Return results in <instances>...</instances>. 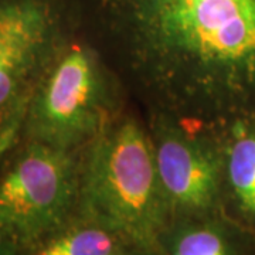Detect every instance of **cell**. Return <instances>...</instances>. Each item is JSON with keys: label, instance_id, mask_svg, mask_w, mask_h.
I'll return each mask as SVG.
<instances>
[{"label": "cell", "instance_id": "52a82bcc", "mask_svg": "<svg viewBox=\"0 0 255 255\" xmlns=\"http://www.w3.org/2000/svg\"><path fill=\"white\" fill-rule=\"evenodd\" d=\"M227 174L241 210L255 217V130L237 136L230 146Z\"/></svg>", "mask_w": 255, "mask_h": 255}, {"label": "cell", "instance_id": "3957f363", "mask_svg": "<svg viewBox=\"0 0 255 255\" xmlns=\"http://www.w3.org/2000/svg\"><path fill=\"white\" fill-rule=\"evenodd\" d=\"M81 153L24 140L0 172V223L20 250L68 226L80 196Z\"/></svg>", "mask_w": 255, "mask_h": 255}, {"label": "cell", "instance_id": "5b68a950", "mask_svg": "<svg viewBox=\"0 0 255 255\" xmlns=\"http://www.w3.org/2000/svg\"><path fill=\"white\" fill-rule=\"evenodd\" d=\"M152 140L172 216L193 219L209 214L219 199L221 159L206 129L155 117Z\"/></svg>", "mask_w": 255, "mask_h": 255}, {"label": "cell", "instance_id": "7a4b0ae2", "mask_svg": "<svg viewBox=\"0 0 255 255\" xmlns=\"http://www.w3.org/2000/svg\"><path fill=\"white\" fill-rule=\"evenodd\" d=\"M115 117L104 60L92 46L64 43L38 81L21 139L82 152Z\"/></svg>", "mask_w": 255, "mask_h": 255}, {"label": "cell", "instance_id": "6da1fadb", "mask_svg": "<svg viewBox=\"0 0 255 255\" xmlns=\"http://www.w3.org/2000/svg\"><path fill=\"white\" fill-rule=\"evenodd\" d=\"M77 213L127 246L146 254L162 253L172 213L152 136L135 118L117 115L82 150Z\"/></svg>", "mask_w": 255, "mask_h": 255}, {"label": "cell", "instance_id": "ba28073f", "mask_svg": "<svg viewBox=\"0 0 255 255\" xmlns=\"http://www.w3.org/2000/svg\"><path fill=\"white\" fill-rule=\"evenodd\" d=\"M173 255H228V248L217 228L196 224L183 228L176 236Z\"/></svg>", "mask_w": 255, "mask_h": 255}, {"label": "cell", "instance_id": "277c9868", "mask_svg": "<svg viewBox=\"0 0 255 255\" xmlns=\"http://www.w3.org/2000/svg\"><path fill=\"white\" fill-rule=\"evenodd\" d=\"M41 0H0V160L17 146L38 81L61 47Z\"/></svg>", "mask_w": 255, "mask_h": 255}, {"label": "cell", "instance_id": "8992f818", "mask_svg": "<svg viewBox=\"0 0 255 255\" xmlns=\"http://www.w3.org/2000/svg\"><path fill=\"white\" fill-rule=\"evenodd\" d=\"M124 243L107 228L81 220L67 226L33 250V255H114Z\"/></svg>", "mask_w": 255, "mask_h": 255}, {"label": "cell", "instance_id": "30bf717a", "mask_svg": "<svg viewBox=\"0 0 255 255\" xmlns=\"http://www.w3.org/2000/svg\"><path fill=\"white\" fill-rule=\"evenodd\" d=\"M114 255H124L122 253H118V254H114Z\"/></svg>", "mask_w": 255, "mask_h": 255}, {"label": "cell", "instance_id": "9c48e42d", "mask_svg": "<svg viewBox=\"0 0 255 255\" xmlns=\"http://www.w3.org/2000/svg\"><path fill=\"white\" fill-rule=\"evenodd\" d=\"M20 248L14 238L10 236V233L0 223V255H17Z\"/></svg>", "mask_w": 255, "mask_h": 255}]
</instances>
